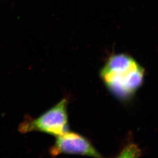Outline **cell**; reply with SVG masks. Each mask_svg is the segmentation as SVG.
Wrapping results in <instances>:
<instances>
[{
	"instance_id": "6da1fadb",
	"label": "cell",
	"mask_w": 158,
	"mask_h": 158,
	"mask_svg": "<svg viewBox=\"0 0 158 158\" xmlns=\"http://www.w3.org/2000/svg\"><path fill=\"white\" fill-rule=\"evenodd\" d=\"M144 67L128 53H113L101 69L99 76L111 96L124 104L132 102L146 77Z\"/></svg>"
},
{
	"instance_id": "277c9868",
	"label": "cell",
	"mask_w": 158,
	"mask_h": 158,
	"mask_svg": "<svg viewBox=\"0 0 158 158\" xmlns=\"http://www.w3.org/2000/svg\"><path fill=\"white\" fill-rule=\"evenodd\" d=\"M141 155L140 148L134 142L130 141L124 145L114 158H140Z\"/></svg>"
},
{
	"instance_id": "7a4b0ae2",
	"label": "cell",
	"mask_w": 158,
	"mask_h": 158,
	"mask_svg": "<svg viewBox=\"0 0 158 158\" xmlns=\"http://www.w3.org/2000/svg\"><path fill=\"white\" fill-rule=\"evenodd\" d=\"M67 97L63 98L55 106L36 118L27 116L19 127L21 133L38 131L56 137L69 131Z\"/></svg>"
},
{
	"instance_id": "3957f363",
	"label": "cell",
	"mask_w": 158,
	"mask_h": 158,
	"mask_svg": "<svg viewBox=\"0 0 158 158\" xmlns=\"http://www.w3.org/2000/svg\"><path fill=\"white\" fill-rule=\"evenodd\" d=\"M50 154L53 157L61 154H73L103 158L87 139L69 131L57 137L55 144L50 148Z\"/></svg>"
}]
</instances>
